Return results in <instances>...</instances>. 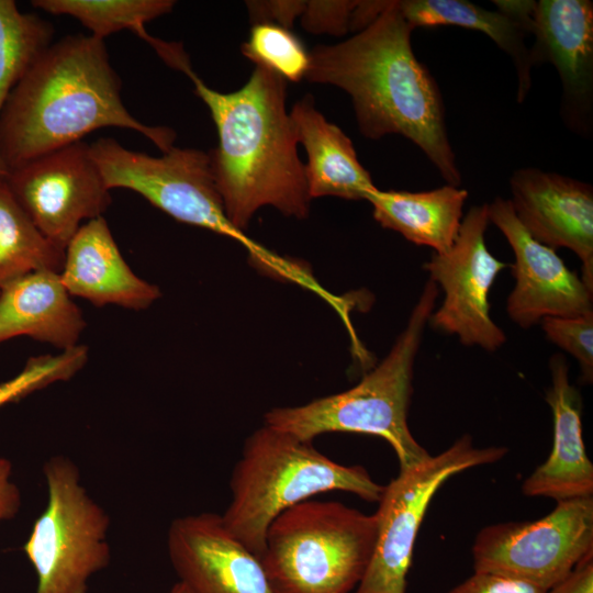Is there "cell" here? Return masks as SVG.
Masks as SVG:
<instances>
[{"mask_svg":"<svg viewBox=\"0 0 593 593\" xmlns=\"http://www.w3.org/2000/svg\"><path fill=\"white\" fill-rule=\"evenodd\" d=\"M413 30L398 0L385 1L381 13L348 40L309 52L305 79L347 92L365 137H406L448 184L459 187L461 174L448 137L443 96L413 52Z\"/></svg>","mask_w":593,"mask_h":593,"instance_id":"obj_1","label":"cell"},{"mask_svg":"<svg viewBox=\"0 0 593 593\" xmlns=\"http://www.w3.org/2000/svg\"><path fill=\"white\" fill-rule=\"evenodd\" d=\"M111 126L143 134L163 153L174 147L172 128L143 124L123 104L104 41L68 35L47 46L12 89L0 115V160L8 172Z\"/></svg>","mask_w":593,"mask_h":593,"instance_id":"obj_2","label":"cell"},{"mask_svg":"<svg viewBox=\"0 0 593 593\" xmlns=\"http://www.w3.org/2000/svg\"><path fill=\"white\" fill-rule=\"evenodd\" d=\"M188 77L216 126L219 144L210 156L230 222L244 232L268 205L284 216L306 217L311 198L286 109L287 81L259 65L240 89L227 93L209 88L194 72Z\"/></svg>","mask_w":593,"mask_h":593,"instance_id":"obj_3","label":"cell"},{"mask_svg":"<svg viewBox=\"0 0 593 593\" xmlns=\"http://www.w3.org/2000/svg\"><path fill=\"white\" fill-rule=\"evenodd\" d=\"M230 488L231 501L222 521L259 559L269 525L287 508L332 491L373 503L384 490L362 466L338 463L312 441L267 425L246 438Z\"/></svg>","mask_w":593,"mask_h":593,"instance_id":"obj_4","label":"cell"},{"mask_svg":"<svg viewBox=\"0 0 593 593\" xmlns=\"http://www.w3.org/2000/svg\"><path fill=\"white\" fill-rule=\"evenodd\" d=\"M437 295V284L429 279L387 357L355 387L304 405L272 409L265 414V425L305 441L335 432L378 436L394 450L400 470L427 459L430 455L409 428L407 413L415 358Z\"/></svg>","mask_w":593,"mask_h":593,"instance_id":"obj_5","label":"cell"},{"mask_svg":"<svg viewBox=\"0 0 593 593\" xmlns=\"http://www.w3.org/2000/svg\"><path fill=\"white\" fill-rule=\"evenodd\" d=\"M376 514L305 500L269 525L260 561L273 593H349L371 560Z\"/></svg>","mask_w":593,"mask_h":593,"instance_id":"obj_6","label":"cell"},{"mask_svg":"<svg viewBox=\"0 0 593 593\" xmlns=\"http://www.w3.org/2000/svg\"><path fill=\"white\" fill-rule=\"evenodd\" d=\"M91 156L109 190H133L171 217L236 239L254 266L268 276L289 280L292 260L248 238L227 219L217 191L210 153L171 147L160 157L133 152L113 138L90 144Z\"/></svg>","mask_w":593,"mask_h":593,"instance_id":"obj_7","label":"cell"},{"mask_svg":"<svg viewBox=\"0 0 593 593\" xmlns=\"http://www.w3.org/2000/svg\"><path fill=\"white\" fill-rule=\"evenodd\" d=\"M43 472L47 504L23 547L36 572V593H87L90 578L111 560L110 517L68 457H51Z\"/></svg>","mask_w":593,"mask_h":593,"instance_id":"obj_8","label":"cell"},{"mask_svg":"<svg viewBox=\"0 0 593 593\" xmlns=\"http://www.w3.org/2000/svg\"><path fill=\"white\" fill-rule=\"evenodd\" d=\"M507 452L504 446H475L462 435L444 451L400 470L378 502L374 550L355 593H405L416 536L435 493L449 478Z\"/></svg>","mask_w":593,"mask_h":593,"instance_id":"obj_9","label":"cell"},{"mask_svg":"<svg viewBox=\"0 0 593 593\" xmlns=\"http://www.w3.org/2000/svg\"><path fill=\"white\" fill-rule=\"evenodd\" d=\"M593 552V496L557 501L528 522L488 525L472 545L474 572L493 573L548 590Z\"/></svg>","mask_w":593,"mask_h":593,"instance_id":"obj_10","label":"cell"},{"mask_svg":"<svg viewBox=\"0 0 593 593\" xmlns=\"http://www.w3.org/2000/svg\"><path fill=\"white\" fill-rule=\"evenodd\" d=\"M489 222L486 203L471 206L451 248L434 253L424 269L445 293L441 306L428 320L432 326L457 335L466 346L494 351L506 342V336L490 316L489 293L507 264L486 247Z\"/></svg>","mask_w":593,"mask_h":593,"instance_id":"obj_11","label":"cell"},{"mask_svg":"<svg viewBox=\"0 0 593 593\" xmlns=\"http://www.w3.org/2000/svg\"><path fill=\"white\" fill-rule=\"evenodd\" d=\"M4 179L35 226L64 250L82 222L102 216L111 203L90 145L82 141L11 169Z\"/></svg>","mask_w":593,"mask_h":593,"instance_id":"obj_12","label":"cell"},{"mask_svg":"<svg viewBox=\"0 0 593 593\" xmlns=\"http://www.w3.org/2000/svg\"><path fill=\"white\" fill-rule=\"evenodd\" d=\"M488 210L489 221L503 233L515 257L511 265L515 286L506 302L507 315L515 324L529 328L546 317H570L593 311V292L566 266L556 249L528 233L510 199L496 198Z\"/></svg>","mask_w":593,"mask_h":593,"instance_id":"obj_13","label":"cell"},{"mask_svg":"<svg viewBox=\"0 0 593 593\" xmlns=\"http://www.w3.org/2000/svg\"><path fill=\"white\" fill-rule=\"evenodd\" d=\"M528 34L532 65L550 63L562 87L561 116L588 136L593 113V3L590 0L535 1Z\"/></svg>","mask_w":593,"mask_h":593,"instance_id":"obj_14","label":"cell"},{"mask_svg":"<svg viewBox=\"0 0 593 593\" xmlns=\"http://www.w3.org/2000/svg\"><path fill=\"white\" fill-rule=\"evenodd\" d=\"M514 213L528 233L553 249H571L593 292V188L563 175L521 168L510 178Z\"/></svg>","mask_w":593,"mask_h":593,"instance_id":"obj_15","label":"cell"},{"mask_svg":"<svg viewBox=\"0 0 593 593\" xmlns=\"http://www.w3.org/2000/svg\"><path fill=\"white\" fill-rule=\"evenodd\" d=\"M167 548L179 581L192 593H273L260 559L228 532L221 515L175 518Z\"/></svg>","mask_w":593,"mask_h":593,"instance_id":"obj_16","label":"cell"},{"mask_svg":"<svg viewBox=\"0 0 593 593\" xmlns=\"http://www.w3.org/2000/svg\"><path fill=\"white\" fill-rule=\"evenodd\" d=\"M551 384L546 402L553 419L552 447L548 458L527 477L522 491L527 496L557 501L593 494V463L582 435V399L569 379V366L560 354L549 361Z\"/></svg>","mask_w":593,"mask_h":593,"instance_id":"obj_17","label":"cell"},{"mask_svg":"<svg viewBox=\"0 0 593 593\" xmlns=\"http://www.w3.org/2000/svg\"><path fill=\"white\" fill-rule=\"evenodd\" d=\"M61 281L70 295L97 306L145 310L159 289L136 276L123 258L103 216L82 224L65 249Z\"/></svg>","mask_w":593,"mask_h":593,"instance_id":"obj_18","label":"cell"},{"mask_svg":"<svg viewBox=\"0 0 593 593\" xmlns=\"http://www.w3.org/2000/svg\"><path fill=\"white\" fill-rule=\"evenodd\" d=\"M85 326L58 271L29 272L0 288V343L27 336L66 350Z\"/></svg>","mask_w":593,"mask_h":593,"instance_id":"obj_19","label":"cell"},{"mask_svg":"<svg viewBox=\"0 0 593 593\" xmlns=\"http://www.w3.org/2000/svg\"><path fill=\"white\" fill-rule=\"evenodd\" d=\"M289 113L298 142L307 155L304 165L310 198L367 200L377 187L350 138L326 120L310 96L298 100Z\"/></svg>","mask_w":593,"mask_h":593,"instance_id":"obj_20","label":"cell"},{"mask_svg":"<svg viewBox=\"0 0 593 593\" xmlns=\"http://www.w3.org/2000/svg\"><path fill=\"white\" fill-rule=\"evenodd\" d=\"M467 198V190L447 183L422 192L377 188L367 201L382 227L443 254L451 248L458 236Z\"/></svg>","mask_w":593,"mask_h":593,"instance_id":"obj_21","label":"cell"},{"mask_svg":"<svg viewBox=\"0 0 593 593\" xmlns=\"http://www.w3.org/2000/svg\"><path fill=\"white\" fill-rule=\"evenodd\" d=\"M404 19L418 26L454 25L479 31L489 36L516 69L517 102L522 103L532 86V61L525 44L526 31L501 11H490L465 0H398Z\"/></svg>","mask_w":593,"mask_h":593,"instance_id":"obj_22","label":"cell"},{"mask_svg":"<svg viewBox=\"0 0 593 593\" xmlns=\"http://www.w3.org/2000/svg\"><path fill=\"white\" fill-rule=\"evenodd\" d=\"M32 5L56 15H70L89 29L93 36H105L131 30L154 47L170 66L188 75L190 60L180 44L167 43L147 34L145 24L169 13L171 0H34Z\"/></svg>","mask_w":593,"mask_h":593,"instance_id":"obj_23","label":"cell"},{"mask_svg":"<svg viewBox=\"0 0 593 593\" xmlns=\"http://www.w3.org/2000/svg\"><path fill=\"white\" fill-rule=\"evenodd\" d=\"M65 250L48 240L0 178V288L37 270L60 272Z\"/></svg>","mask_w":593,"mask_h":593,"instance_id":"obj_24","label":"cell"},{"mask_svg":"<svg viewBox=\"0 0 593 593\" xmlns=\"http://www.w3.org/2000/svg\"><path fill=\"white\" fill-rule=\"evenodd\" d=\"M53 34L48 21L21 12L13 0H0V115L14 86L52 44ZM5 175L0 160V178Z\"/></svg>","mask_w":593,"mask_h":593,"instance_id":"obj_25","label":"cell"},{"mask_svg":"<svg viewBox=\"0 0 593 593\" xmlns=\"http://www.w3.org/2000/svg\"><path fill=\"white\" fill-rule=\"evenodd\" d=\"M242 53L255 65L292 82L305 78L310 63V54L301 40L290 29L271 22L253 24Z\"/></svg>","mask_w":593,"mask_h":593,"instance_id":"obj_26","label":"cell"},{"mask_svg":"<svg viewBox=\"0 0 593 593\" xmlns=\"http://www.w3.org/2000/svg\"><path fill=\"white\" fill-rule=\"evenodd\" d=\"M88 349L77 345L57 355H42L27 360L13 378L0 383V406L15 402L52 383L74 377L86 363Z\"/></svg>","mask_w":593,"mask_h":593,"instance_id":"obj_27","label":"cell"},{"mask_svg":"<svg viewBox=\"0 0 593 593\" xmlns=\"http://www.w3.org/2000/svg\"><path fill=\"white\" fill-rule=\"evenodd\" d=\"M546 337L570 355L580 368V382H593V311L570 317H546L541 321Z\"/></svg>","mask_w":593,"mask_h":593,"instance_id":"obj_28","label":"cell"},{"mask_svg":"<svg viewBox=\"0 0 593 593\" xmlns=\"http://www.w3.org/2000/svg\"><path fill=\"white\" fill-rule=\"evenodd\" d=\"M359 1H305L301 24L310 33L344 35L350 30L354 10Z\"/></svg>","mask_w":593,"mask_h":593,"instance_id":"obj_29","label":"cell"},{"mask_svg":"<svg viewBox=\"0 0 593 593\" xmlns=\"http://www.w3.org/2000/svg\"><path fill=\"white\" fill-rule=\"evenodd\" d=\"M529 583L485 572L472 575L454 586L448 593H544Z\"/></svg>","mask_w":593,"mask_h":593,"instance_id":"obj_30","label":"cell"},{"mask_svg":"<svg viewBox=\"0 0 593 593\" xmlns=\"http://www.w3.org/2000/svg\"><path fill=\"white\" fill-rule=\"evenodd\" d=\"M251 21L271 22L290 29L296 16L303 13L305 1H246Z\"/></svg>","mask_w":593,"mask_h":593,"instance_id":"obj_31","label":"cell"},{"mask_svg":"<svg viewBox=\"0 0 593 593\" xmlns=\"http://www.w3.org/2000/svg\"><path fill=\"white\" fill-rule=\"evenodd\" d=\"M544 593H593V552L583 557L568 575Z\"/></svg>","mask_w":593,"mask_h":593,"instance_id":"obj_32","label":"cell"},{"mask_svg":"<svg viewBox=\"0 0 593 593\" xmlns=\"http://www.w3.org/2000/svg\"><path fill=\"white\" fill-rule=\"evenodd\" d=\"M11 475L12 463L0 458V523L13 518L21 507V493Z\"/></svg>","mask_w":593,"mask_h":593,"instance_id":"obj_33","label":"cell"},{"mask_svg":"<svg viewBox=\"0 0 593 593\" xmlns=\"http://www.w3.org/2000/svg\"><path fill=\"white\" fill-rule=\"evenodd\" d=\"M169 593H192V592L187 588V585H184L182 582L178 581L170 589Z\"/></svg>","mask_w":593,"mask_h":593,"instance_id":"obj_34","label":"cell"}]
</instances>
